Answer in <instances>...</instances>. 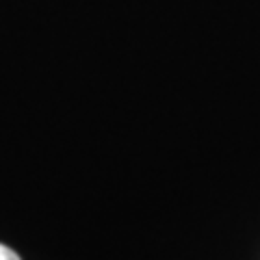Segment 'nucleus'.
I'll list each match as a JSON object with an SVG mask.
<instances>
[{"label":"nucleus","mask_w":260,"mask_h":260,"mask_svg":"<svg viewBox=\"0 0 260 260\" xmlns=\"http://www.w3.org/2000/svg\"><path fill=\"white\" fill-rule=\"evenodd\" d=\"M0 260H20V256L15 254L11 247H7V245L0 243Z\"/></svg>","instance_id":"nucleus-1"}]
</instances>
